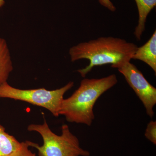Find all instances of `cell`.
<instances>
[{"label":"cell","instance_id":"obj_1","mask_svg":"<svg viewBox=\"0 0 156 156\" xmlns=\"http://www.w3.org/2000/svg\"><path fill=\"white\" fill-rule=\"evenodd\" d=\"M137 48V45L125 39L100 37L72 47L69 54L72 62L81 59L89 60L87 67L77 70L84 78L95 66L111 64L112 67L116 68L120 65L130 62Z\"/></svg>","mask_w":156,"mask_h":156},{"label":"cell","instance_id":"obj_2","mask_svg":"<svg viewBox=\"0 0 156 156\" xmlns=\"http://www.w3.org/2000/svg\"><path fill=\"white\" fill-rule=\"evenodd\" d=\"M118 83L116 76L110 75L101 79H84L71 96L63 99L59 115L67 122L92 125L95 115L93 108L98 99Z\"/></svg>","mask_w":156,"mask_h":156},{"label":"cell","instance_id":"obj_3","mask_svg":"<svg viewBox=\"0 0 156 156\" xmlns=\"http://www.w3.org/2000/svg\"><path fill=\"white\" fill-rule=\"evenodd\" d=\"M30 131H36L41 134L43 144L28 141L30 147L37 149L39 156H89V151L82 148L77 137L70 131L67 125L62 126V134L53 133L44 120L42 125L31 124L27 127Z\"/></svg>","mask_w":156,"mask_h":156},{"label":"cell","instance_id":"obj_4","mask_svg":"<svg viewBox=\"0 0 156 156\" xmlns=\"http://www.w3.org/2000/svg\"><path fill=\"white\" fill-rule=\"evenodd\" d=\"M70 82L64 87L56 90L44 89H20L10 86L7 82L0 85V98H9L21 101L47 109L55 117L59 112L63 96L74 86Z\"/></svg>","mask_w":156,"mask_h":156},{"label":"cell","instance_id":"obj_5","mask_svg":"<svg viewBox=\"0 0 156 156\" xmlns=\"http://www.w3.org/2000/svg\"><path fill=\"white\" fill-rule=\"evenodd\" d=\"M118 71L125 77L130 87L142 101L147 114L153 117V108L156 104V89L145 79L142 73L130 62L117 66Z\"/></svg>","mask_w":156,"mask_h":156},{"label":"cell","instance_id":"obj_6","mask_svg":"<svg viewBox=\"0 0 156 156\" xmlns=\"http://www.w3.org/2000/svg\"><path fill=\"white\" fill-rule=\"evenodd\" d=\"M132 59L141 60L147 64L156 73V31L148 41L141 47H138Z\"/></svg>","mask_w":156,"mask_h":156},{"label":"cell","instance_id":"obj_7","mask_svg":"<svg viewBox=\"0 0 156 156\" xmlns=\"http://www.w3.org/2000/svg\"><path fill=\"white\" fill-rule=\"evenodd\" d=\"M138 9L139 19L135 28L134 34L140 41L143 33L145 30V23L149 14L156 5V0H135Z\"/></svg>","mask_w":156,"mask_h":156},{"label":"cell","instance_id":"obj_8","mask_svg":"<svg viewBox=\"0 0 156 156\" xmlns=\"http://www.w3.org/2000/svg\"><path fill=\"white\" fill-rule=\"evenodd\" d=\"M13 69L11 55L7 42L0 37V85L7 82Z\"/></svg>","mask_w":156,"mask_h":156},{"label":"cell","instance_id":"obj_9","mask_svg":"<svg viewBox=\"0 0 156 156\" xmlns=\"http://www.w3.org/2000/svg\"><path fill=\"white\" fill-rule=\"evenodd\" d=\"M21 145L14 136L6 132L5 128L0 124V156H9Z\"/></svg>","mask_w":156,"mask_h":156},{"label":"cell","instance_id":"obj_10","mask_svg":"<svg viewBox=\"0 0 156 156\" xmlns=\"http://www.w3.org/2000/svg\"><path fill=\"white\" fill-rule=\"evenodd\" d=\"M28 140L21 142V145L17 150L9 156H36L29 149Z\"/></svg>","mask_w":156,"mask_h":156},{"label":"cell","instance_id":"obj_11","mask_svg":"<svg viewBox=\"0 0 156 156\" xmlns=\"http://www.w3.org/2000/svg\"><path fill=\"white\" fill-rule=\"evenodd\" d=\"M145 136L153 144H156V122L151 121L148 124L146 129Z\"/></svg>","mask_w":156,"mask_h":156},{"label":"cell","instance_id":"obj_12","mask_svg":"<svg viewBox=\"0 0 156 156\" xmlns=\"http://www.w3.org/2000/svg\"><path fill=\"white\" fill-rule=\"evenodd\" d=\"M99 3L101 5L108 9L110 11H115L116 8L110 0H98Z\"/></svg>","mask_w":156,"mask_h":156},{"label":"cell","instance_id":"obj_13","mask_svg":"<svg viewBox=\"0 0 156 156\" xmlns=\"http://www.w3.org/2000/svg\"><path fill=\"white\" fill-rule=\"evenodd\" d=\"M5 4V0H0V8L2 7Z\"/></svg>","mask_w":156,"mask_h":156}]
</instances>
